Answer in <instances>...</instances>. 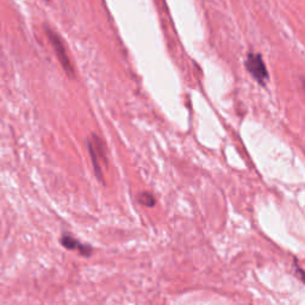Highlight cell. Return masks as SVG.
<instances>
[{
    "instance_id": "cell-1",
    "label": "cell",
    "mask_w": 305,
    "mask_h": 305,
    "mask_svg": "<svg viewBox=\"0 0 305 305\" xmlns=\"http://www.w3.org/2000/svg\"><path fill=\"white\" fill-rule=\"evenodd\" d=\"M245 66L246 70L248 71V73L253 76V79L255 80V81L259 82L261 86L266 85V81L268 80V72L266 64H265L260 54H247Z\"/></svg>"
},
{
    "instance_id": "cell-2",
    "label": "cell",
    "mask_w": 305,
    "mask_h": 305,
    "mask_svg": "<svg viewBox=\"0 0 305 305\" xmlns=\"http://www.w3.org/2000/svg\"><path fill=\"white\" fill-rule=\"evenodd\" d=\"M46 34L48 36L50 43H52L54 50H55V54L57 56V59H59L61 66L66 72L67 75H70V78H73L74 76V68L72 66L71 61H70V57H68L67 53H66V48H64L63 46V42L62 39L60 38V36L56 34V32H54L52 29L49 28H46Z\"/></svg>"
},
{
    "instance_id": "cell-3",
    "label": "cell",
    "mask_w": 305,
    "mask_h": 305,
    "mask_svg": "<svg viewBox=\"0 0 305 305\" xmlns=\"http://www.w3.org/2000/svg\"><path fill=\"white\" fill-rule=\"evenodd\" d=\"M87 148H89L90 155H91V158H92L93 167H94V170H96L97 177L99 178L100 180H103V177H101V169H100L99 162H98V155H100L101 159H103L104 161L106 160V155L104 154L105 150H104L103 142H101V141L98 139L96 135H93L92 140L87 141Z\"/></svg>"
},
{
    "instance_id": "cell-5",
    "label": "cell",
    "mask_w": 305,
    "mask_h": 305,
    "mask_svg": "<svg viewBox=\"0 0 305 305\" xmlns=\"http://www.w3.org/2000/svg\"><path fill=\"white\" fill-rule=\"evenodd\" d=\"M139 202H140V204L148 206V208H151V206L155 205L154 195L148 193V192H143V193H141L139 195Z\"/></svg>"
},
{
    "instance_id": "cell-4",
    "label": "cell",
    "mask_w": 305,
    "mask_h": 305,
    "mask_svg": "<svg viewBox=\"0 0 305 305\" xmlns=\"http://www.w3.org/2000/svg\"><path fill=\"white\" fill-rule=\"evenodd\" d=\"M61 245H62L64 248L70 250H78V252L83 256H91L93 253V248L89 245H83V243L79 242L78 239L72 237L70 235H63L61 237Z\"/></svg>"
}]
</instances>
